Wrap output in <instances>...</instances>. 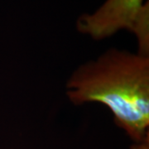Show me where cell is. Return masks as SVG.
I'll return each instance as SVG.
<instances>
[{"label": "cell", "instance_id": "obj_1", "mask_svg": "<svg viewBox=\"0 0 149 149\" xmlns=\"http://www.w3.org/2000/svg\"><path fill=\"white\" fill-rule=\"evenodd\" d=\"M65 90L74 104L107 107L134 143L149 137V56L111 48L74 70Z\"/></svg>", "mask_w": 149, "mask_h": 149}, {"label": "cell", "instance_id": "obj_2", "mask_svg": "<svg viewBox=\"0 0 149 149\" xmlns=\"http://www.w3.org/2000/svg\"><path fill=\"white\" fill-rule=\"evenodd\" d=\"M148 13V1L106 0L94 13L80 16L77 29L95 40H102L123 29L133 32L139 20Z\"/></svg>", "mask_w": 149, "mask_h": 149}, {"label": "cell", "instance_id": "obj_3", "mask_svg": "<svg viewBox=\"0 0 149 149\" xmlns=\"http://www.w3.org/2000/svg\"><path fill=\"white\" fill-rule=\"evenodd\" d=\"M130 149H149V137L142 142L134 143Z\"/></svg>", "mask_w": 149, "mask_h": 149}]
</instances>
